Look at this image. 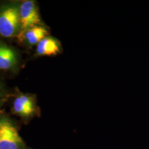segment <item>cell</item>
<instances>
[{"instance_id": "obj_4", "label": "cell", "mask_w": 149, "mask_h": 149, "mask_svg": "<svg viewBox=\"0 0 149 149\" xmlns=\"http://www.w3.org/2000/svg\"><path fill=\"white\" fill-rule=\"evenodd\" d=\"M13 108L17 114L25 117L31 116L36 111L34 100L26 95H21L16 98Z\"/></svg>"}, {"instance_id": "obj_7", "label": "cell", "mask_w": 149, "mask_h": 149, "mask_svg": "<svg viewBox=\"0 0 149 149\" xmlns=\"http://www.w3.org/2000/svg\"><path fill=\"white\" fill-rule=\"evenodd\" d=\"M48 34V31L44 27L37 26L27 29L24 37L29 44L34 45L39 43Z\"/></svg>"}, {"instance_id": "obj_5", "label": "cell", "mask_w": 149, "mask_h": 149, "mask_svg": "<svg viewBox=\"0 0 149 149\" xmlns=\"http://www.w3.org/2000/svg\"><path fill=\"white\" fill-rule=\"evenodd\" d=\"M61 45L55 38L46 37L38 44L37 52L41 56L56 55L61 52Z\"/></svg>"}, {"instance_id": "obj_6", "label": "cell", "mask_w": 149, "mask_h": 149, "mask_svg": "<svg viewBox=\"0 0 149 149\" xmlns=\"http://www.w3.org/2000/svg\"><path fill=\"white\" fill-rule=\"evenodd\" d=\"M17 63V57L15 51L5 44L0 43V69H11Z\"/></svg>"}, {"instance_id": "obj_8", "label": "cell", "mask_w": 149, "mask_h": 149, "mask_svg": "<svg viewBox=\"0 0 149 149\" xmlns=\"http://www.w3.org/2000/svg\"><path fill=\"white\" fill-rule=\"evenodd\" d=\"M3 92V85L2 84V83L0 82V96L2 94Z\"/></svg>"}, {"instance_id": "obj_1", "label": "cell", "mask_w": 149, "mask_h": 149, "mask_svg": "<svg viewBox=\"0 0 149 149\" xmlns=\"http://www.w3.org/2000/svg\"><path fill=\"white\" fill-rule=\"evenodd\" d=\"M20 26L19 9L15 6H8L0 11V35L11 37Z\"/></svg>"}, {"instance_id": "obj_3", "label": "cell", "mask_w": 149, "mask_h": 149, "mask_svg": "<svg viewBox=\"0 0 149 149\" xmlns=\"http://www.w3.org/2000/svg\"><path fill=\"white\" fill-rule=\"evenodd\" d=\"M19 20L22 28L27 29L41 24L37 7L32 1L24 2L19 8Z\"/></svg>"}, {"instance_id": "obj_2", "label": "cell", "mask_w": 149, "mask_h": 149, "mask_svg": "<svg viewBox=\"0 0 149 149\" xmlns=\"http://www.w3.org/2000/svg\"><path fill=\"white\" fill-rule=\"evenodd\" d=\"M22 145L21 137L13 124L0 120V149H21Z\"/></svg>"}]
</instances>
